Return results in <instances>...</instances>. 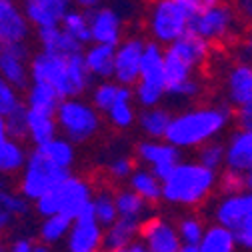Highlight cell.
<instances>
[{
	"mask_svg": "<svg viewBox=\"0 0 252 252\" xmlns=\"http://www.w3.org/2000/svg\"><path fill=\"white\" fill-rule=\"evenodd\" d=\"M30 78L50 84L60 94V98L84 96L94 80L86 66L84 50L64 56L42 48L30 58Z\"/></svg>",
	"mask_w": 252,
	"mask_h": 252,
	"instance_id": "6da1fadb",
	"label": "cell"
},
{
	"mask_svg": "<svg viewBox=\"0 0 252 252\" xmlns=\"http://www.w3.org/2000/svg\"><path fill=\"white\" fill-rule=\"evenodd\" d=\"M228 120V110L224 108H196L172 118L166 140L178 148H194L208 142L214 134L222 130Z\"/></svg>",
	"mask_w": 252,
	"mask_h": 252,
	"instance_id": "7a4b0ae2",
	"label": "cell"
},
{
	"mask_svg": "<svg viewBox=\"0 0 252 252\" xmlns=\"http://www.w3.org/2000/svg\"><path fill=\"white\" fill-rule=\"evenodd\" d=\"M214 170L200 162H178L162 180V198L172 204L192 206L202 202L214 186Z\"/></svg>",
	"mask_w": 252,
	"mask_h": 252,
	"instance_id": "3957f363",
	"label": "cell"
},
{
	"mask_svg": "<svg viewBox=\"0 0 252 252\" xmlns=\"http://www.w3.org/2000/svg\"><path fill=\"white\" fill-rule=\"evenodd\" d=\"M92 198H94L92 184L80 176L70 174L58 186H54L52 190L36 198L32 204L36 214L42 218L50 214H66L74 220L92 202Z\"/></svg>",
	"mask_w": 252,
	"mask_h": 252,
	"instance_id": "277c9868",
	"label": "cell"
},
{
	"mask_svg": "<svg viewBox=\"0 0 252 252\" xmlns=\"http://www.w3.org/2000/svg\"><path fill=\"white\" fill-rule=\"evenodd\" d=\"M100 110L82 96L62 98L56 108V120L60 134L70 138L74 144L90 142L102 128Z\"/></svg>",
	"mask_w": 252,
	"mask_h": 252,
	"instance_id": "5b68a950",
	"label": "cell"
},
{
	"mask_svg": "<svg viewBox=\"0 0 252 252\" xmlns=\"http://www.w3.org/2000/svg\"><path fill=\"white\" fill-rule=\"evenodd\" d=\"M166 94V74H164V50L158 42H146L140 78L134 84V98L142 108L158 106Z\"/></svg>",
	"mask_w": 252,
	"mask_h": 252,
	"instance_id": "8992f818",
	"label": "cell"
},
{
	"mask_svg": "<svg viewBox=\"0 0 252 252\" xmlns=\"http://www.w3.org/2000/svg\"><path fill=\"white\" fill-rule=\"evenodd\" d=\"M72 172L68 168H60V166L52 164L48 158H44L36 148H32L30 154H28L26 166L20 172L18 192H22L30 202H34L36 198H40L42 194L52 190L54 186H58Z\"/></svg>",
	"mask_w": 252,
	"mask_h": 252,
	"instance_id": "52a82bcc",
	"label": "cell"
},
{
	"mask_svg": "<svg viewBox=\"0 0 252 252\" xmlns=\"http://www.w3.org/2000/svg\"><path fill=\"white\" fill-rule=\"evenodd\" d=\"M192 12L178 0H156L148 16V30L158 44H172L190 28Z\"/></svg>",
	"mask_w": 252,
	"mask_h": 252,
	"instance_id": "ba28073f",
	"label": "cell"
},
{
	"mask_svg": "<svg viewBox=\"0 0 252 252\" xmlns=\"http://www.w3.org/2000/svg\"><path fill=\"white\" fill-rule=\"evenodd\" d=\"M104 240V226L94 216L92 202L74 218L72 228L64 240L70 252H96L102 248Z\"/></svg>",
	"mask_w": 252,
	"mask_h": 252,
	"instance_id": "9c48e42d",
	"label": "cell"
},
{
	"mask_svg": "<svg viewBox=\"0 0 252 252\" xmlns=\"http://www.w3.org/2000/svg\"><path fill=\"white\" fill-rule=\"evenodd\" d=\"M190 30L196 34L204 36L208 42H222L226 40L234 30V14L230 8L214 4L202 12L192 14L190 18Z\"/></svg>",
	"mask_w": 252,
	"mask_h": 252,
	"instance_id": "30bf717a",
	"label": "cell"
},
{
	"mask_svg": "<svg viewBox=\"0 0 252 252\" xmlns=\"http://www.w3.org/2000/svg\"><path fill=\"white\" fill-rule=\"evenodd\" d=\"M30 48L28 42H12L0 46V74L18 90H26L30 78Z\"/></svg>",
	"mask_w": 252,
	"mask_h": 252,
	"instance_id": "8fae6325",
	"label": "cell"
},
{
	"mask_svg": "<svg viewBox=\"0 0 252 252\" xmlns=\"http://www.w3.org/2000/svg\"><path fill=\"white\" fill-rule=\"evenodd\" d=\"M146 42L142 38H122V42L116 46V58H114V80L118 84L134 86L140 78L142 70V58H144Z\"/></svg>",
	"mask_w": 252,
	"mask_h": 252,
	"instance_id": "7c38bea8",
	"label": "cell"
},
{
	"mask_svg": "<svg viewBox=\"0 0 252 252\" xmlns=\"http://www.w3.org/2000/svg\"><path fill=\"white\" fill-rule=\"evenodd\" d=\"M30 24L22 4L16 0H0V46L12 42H28L32 34Z\"/></svg>",
	"mask_w": 252,
	"mask_h": 252,
	"instance_id": "4fadbf2b",
	"label": "cell"
},
{
	"mask_svg": "<svg viewBox=\"0 0 252 252\" xmlns=\"http://www.w3.org/2000/svg\"><path fill=\"white\" fill-rule=\"evenodd\" d=\"M140 238L150 252H178L180 234L178 230L162 218H148L140 224Z\"/></svg>",
	"mask_w": 252,
	"mask_h": 252,
	"instance_id": "5bb4252c",
	"label": "cell"
},
{
	"mask_svg": "<svg viewBox=\"0 0 252 252\" xmlns=\"http://www.w3.org/2000/svg\"><path fill=\"white\" fill-rule=\"evenodd\" d=\"M90 32L92 42L118 46L122 42V16L108 6L90 10Z\"/></svg>",
	"mask_w": 252,
	"mask_h": 252,
	"instance_id": "9a60e30c",
	"label": "cell"
},
{
	"mask_svg": "<svg viewBox=\"0 0 252 252\" xmlns=\"http://www.w3.org/2000/svg\"><path fill=\"white\" fill-rule=\"evenodd\" d=\"M72 0H22V8L34 30L60 24L62 16L72 8Z\"/></svg>",
	"mask_w": 252,
	"mask_h": 252,
	"instance_id": "2e32d148",
	"label": "cell"
},
{
	"mask_svg": "<svg viewBox=\"0 0 252 252\" xmlns=\"http://www.w3.org/2000/svg\"><path fill=\"white\" fill-rule=\"evenodd\" d=\"M36 42L46 52L64 54V56H70V54H76V52L84 50V44L78 42L70 32H66L62 24L36 28Z\"/></svg>",
	"mask_w": 252,
	"mask_h": 252,
	"instance_id": "e0dca14e",
	"label": "cell"
},
{
	"mask_svg": "<svg viewBox=\"0 0 252 252\" xmlns=\"http://www.w3.org/2000/svg\"><path fill=\"white\" fill-rule=\"evenodd\" d=\"M136 156L148 168L176 164L180 160V148L166 138H148L136 144Z\"/></svg>",
	"mask_w": 252,
	"mask_h": 252,
	"instance_id": "ac0fdd59",
	"label": "cell"
},
{
	"mask_svg": "<svg viewBox=\"0 0 252 252\" xmlns=\"http://www.w3.org/2000/svg\"><path fill=\"white\" fill-rule=\"evenodd\" d=\"M140 224H142V220L118 216L116 222L104 228L102 248L110 252H126L128 246L140 236Z\"/></svg>",
	"mask_w": 252,
	"mask_h": 252,
	"instance_id": "d6986e66",
	"label": "cell"
},
{
	"mask_svg": "<svg viewBox=\"0 0 252 252\" xmlns=\"http://www.w3.org/2000/svg\"><path fill=\"white\" fill-rule=\"evenodd\" d=\"M114 58H116V46L112 44L90 42L84 46L86 66L96 80L114 78Z\"/></svg>",
	"mask_w": 252,
	"mask_h": 252,
	"instance_id": "ffe728a7",
	"label": "cell"
},
{
	"mask_svg": "<svg viewBox=\"0 0 252 252\" xmlns=\"http://www.w3.org/2000/svg\"><path fill=\"white\" fill-rule=\"evenodd\" d=\"M30 200L22 192H12L10 188H0V238L16 222L28 216Z\"/></svg>",
	"mask_w": 252,
	"mask_h": 252,
	"instance_id": "44dd1931",
	"label": "cell"
},
{
	"mask_svg": "<svg viewBox=\"0 0 252 252\" xmlns=\"http://www.w3.org/2000/svg\"><path fill=\"white\" fill-rule=\"evenodd\" d=\"M60 134L56 112L28 108V142L32 146L44 144L46 140Z\"/></svg>",
	"mask_w": 252,
	"mask_h": 252,
	"instance_id": "7402d4cb",
	"label": "cell"
},
{
	"mask_svg": "<svg viewBox=\"0 0 252 252\" xmlns=\"http://www.w3.org/2000/svg\"><path fill=\"white\" fill-rule=\"evenodd\" d=\"M132 100H134V86L120 84L118 98L112 104V108L106 112V118H108V122L114 126V128L126 130V128H130V126L138 120Z\"/></svg>",
	"mask_w": 252,
	"mask_h": 252,
	"instance_id": "603a6c76",
	"label": "cell"
},
{
	"mask_svg": "<svg viewBox=\"0 0 252 252\" xmlns=\"http://www.w3.org/2000/svg\"><path fill=\"white\" fill-rule=\"evenodd\" d=\"M32 148H36L44 158H48L52 164H56L60 168L70 170L76 160V144L70 138H66L64 134H58V136L46 140L44 144H38Z\"/></svg>",
	"mask_w": 252,
	"mask_h": 252,
	"instance_id": "cb8c5ba5",
	"label": "cell"
},
{
	"mask_svg": "<svg viewBox=\"0 0 252 252\" xmlns=\"http://www.w3.org/2000/svg\"><path fill=\"white\" fill-rule=\"evenodd\" d=\"M28 150L24 146V140L6 136L0 140V174L14 176L22 172L28 160Z\"/></svg>",
	"mask_w": 252,
	"mask_h": 252,
	"instance_id": "d4e9b609",
	"label": "cell"
},
{
	"mask_svg": "<svg viewBox=\"0 0 252 252\" xmlns=\"http://www.w3.org/2000/svg\"><path fill=\"white\" fill-rule=\"evenodd\" d=\"M168 48H172L174 52H178L184 60H188L196 68L198 64H202V62L206 60L208 50H210V42L204 36L196 34L194 30L188 28L178 40H174L172 44H168Z\"/></svg>",
	"mask_w": 252,
	"mask_h": 252,
	"instance_id": "484cf974",
	"label": "cell"
},
{
	"mask_svg": "<svg viewBox=\"0 0 252 252\" xmlns=\"http://www.w3.org/2000/svg\"><path fill=\"white\" fill-rule=\"evenodd\" d=\"M138 128L148 136V138H166L168 126L172 122V116L168 110L158 108V106H148L142 108L138 114Z\"/></svg>",
	"mask_w": 252,
	"mask_h": 252,
	"instance_id": "4316f807",
	"label": "cell"
},
{
	"mask_svg": "<svg viewBox=\"0 0 252 252\" xmlns=\"http://www.w3.org/2000/svg\"><path fill=\"white\" fill-rule=\"evenodd\" d=\"M60 94L46 82H38L32 80L28 84V88L24 90V102L28 108H38V110H48V112H56L58 104H60Z\"/></svg>",
	"mask_w": 252,
	"mask_h": 252,
	"instance_id": "83f0119b",
	"label": "cell"
},
{
	"mask_svg": "<svg viewBox=\"0 0 252 252\" xmlns=\"http://www.w3.org/2000/svg\"><path fill=\"white\" fill-rule=\"evenodd\" d=\"M226 164L234 170H248L252 166V130L238 132L226 148Z\"/></svg>",
	"mask_w": 252,
	"mask_h": 252,
	"instance_id": "f1b7e54d",
	"label": "cell"
},
{
	"mask_svg": "<svg viewBox=\"0 0 252 252\" xmlns=\"http://www.w3.org/2000/svg\"><path fill=\"white\" fill-rule=\"evenodd\" d=\"M74 220L66 214H50L42 218V224L38 228V240L44 242L46 246H56L64 242Z\"/></svg>",
	"mask_w": 252,
	"mask_h": 252,
	"instance_id": "f546056e",
	"label": "cell"
},
{
	"mask_svg": "<svg viewBox=\"0 0 252 252\" xmlns=\"http://www.w3.org/2000/svg\"><path fill=\"white\" fill-rule=\"evenodd\" d=\"M128 186L146 202H158L162 198V180L154 174L152 168H136L128 178Z\"/></svg>",
	"mask_w": 252,
	"mask_h": 252,
	"instance_id": "4dcf8cb0",
	"label": "cell"
},
{
	"mask_svg": "<svg viewBox=\"0 0 252 252\" xmlns=\"http://www.w3.org/2000/svg\"><path fill=\"white\" fill-rule=\"evenodd\" d=\"M228 98L242 106L252 102V66L240 64L228 76Z\"/></svg>",
	"mask_w": 252,
	"mask_h": 252,
	"instance_id": "1f68e13d",
	"label": "cell"
},
{
	"mask_svg": "<svg viewBox=\"0 0 252 252\" xmlns=\"http://www.w3.org/2000/svg\"><path fill=\"white\" fill-rule=\"evenodd\" d=\"M246 206H248V194H228L216 206L218 224H224V226L236 230L238 224L242 222V218H244Z\"/></svg>",
	"mask_w": 252,
	"mask_h": 252,
	"instance_id": "d6a6232c",
	"label": "cell"
},
{
	"mask_svg": "<svg viewBox=\"0 0 252 252\" xmlns=\"http://www.w3.org/2000/svg\"><path fill=\"white\" fill-rule=\"evenodd\" d=\"M194 66L188 60H184L178 52H174L172 48L164 50V74H166V92L170 94L176 86H180L184 80L192 78Z\"/></svg>",
	"mask_w": 252,
	"mask_h": 252,
	"instance_id": "836d02e7",
	"label": "cell"
},
{
	"mask_svg": "<svg viewBox=\"0 0 252 252\" xmlns=\"http://www.w3.org/2000/svg\"><path fill=\"white\" fill-rule=\"evenodd\" d=\"M236 234L232 228L224 224H216L204 230V236L200 240V250L202 252H230L236 246Z\"/></svg>",
	"mask_w": 252,
	"mask_h": 252,
	"instance_id": "e575fe53",
	"label": "cell"
},
{
	"mask_svg": "<svg viewBox=\"0 0 252 252\" xmlns=\"http://www.w3.org/2000/svg\"><path fill=\"white\" fill-rule=\"evenodd\" d=\"M62 26L66 32H70L78 42L84 46L92 42V32H90V10L84 8H70L64 16H62Z\"/></svg>",
	"mask_w": 252,
	"mask_h": 252,
	"instance_id": "d590c367",
	"label": "cell"
},
{
	"mask_svg": "<svg viewBox=\"0 0 252 252\" xmlns=\"http://www.w3.org/2000/svg\"><path fill=\"white\" fill-rule=\"evenodd\" d=\"M116 198V206H118V214L126 216V218H136V220H144V214L148 210V204L136 190L132 188H120L114 192Z\"/></svg>",
	"mask_w": 252,
	"mask_h": 252,
	"instance_id": "8d00e7d4",
	"label": "cell"
},
{
	"mask_svg": "<svg viewBox=\"0 0 252 252\" xmlns=\"http://www.w3.org/2000/svg\"><path fill=\"white\" fill-rule=\"evenodd\" d=\"M92 208H94V216H96L98 222L106 228L112 222L118 220V206H116V198L112 192L108 190H100V192H94L92 198Z\"/></svg>",
	"mask_w": 252,
	"mask_h": 252,
	"instance_id": "74e56055",
	"label": "cell"
},
{
	"mask_svg": "<svg viewBox=\"0 0 252 252\" xmlns=\"http://www.w3.org/2000/svg\"><path fill=\"white\" fill-rule=\"evenodd\" d=\"M118 88H120V84H118L114 78L100 80L98 84L92 86L90 102L96 106L102 114H106V112L112 108V104L116 102V98H118Z\"/></svg>",
	"mask_w": 252,
	"mask_h": 252,
	"instance_id": "f35d334b",
	"label": "cell"
},
{
	"mask_svg": "<svg viewBox=\"0 0 252 252\" xmlns=\"http://www.w3.org/2000/svg\"><path fill=\"white\" fill-rule=\"evenodd\" d=\"M178 234H180V250L182 252H198L200 250V240L204 236V228L196 218H184L178 224Z\"/></svg>",
	"mask_w": 252,
	"mask_h": 252,
	"instance_id": "ab89813d",
	"label": "cell"
},
{
	"mask_svg": "<svg viewBox=\"0 0 252 252\" xmlns=\"http://www.w3.org/2000/svg\"><path fill=\"white\" fill-rule=\"evenodd\" d=\"M22 104H24V98H22L20 90L0 74V114L8 116L12 110H16Z\"/></svg>",
	"mask_w": 252,
	"mask_h": 252,
	"instance_id": "60d3db41",
	"label": "cell"
},
{
	"mask_svg": "<svg viewBox=\"0 0 252 252\" xmlns=\"http://www.w3.org/2000/svg\"><path fill=\"white\" fill-rule=\"evenodd\" d=\"M4 118H6L8 136L18 138V140H28V106H26V102L22 106H18L16 110H12Z\"/></svg>",
	"mask_w": 252,
	"mask_h": 252,
	"instance_id": "b9f144b4",
	"label": "cell"
},
{
	"mask_svg": "<svg viewBox=\"0 0 252 252\" xmlns=\"http://www.w3.org/2000/svg\"><path fill=\"white\" fill-rule=\"evenodd\" d=\"M224 156H226V150L222 144H218V142H208L204 144L200 150H198V162L216 170L220 164H222L224 160Z\"/></svg>",
	"mask_w": 252,
	"mask_h": 252,
	"instance_id": "7bdbcfd3",
	"label": "cell"
},
{
	"mask_svg": "<svg viewBox=\"0 0 252 252\" xmlns=\"http://www.w3.org/2000/svg\"><path fill=\"white\" fill-rule=\"evenodd\" d=\"M246 188V176H242V170H234L228 166V170L220 176V190L226 194H238Z\"/></svg>",
	"mask_w": 252,
	"mask_h": 252,
	"instance_id": "ee69618b",
	"label": "cell"
},
{
	"mask_svg": "<svg viewBox=\"0 0 252 252\" xmlns=\"http://www.w3.org/2000/svg\"><path fill=\"white\" fill-rule=\"evenodd\" d=\"M106 170L112 180H128L136 168H134V160L130 156H116V158H112L108 162Z\"/></svg>",
	"mask_w": 252,
	"mask_h": 252,
	"instance_id": "f6af8a7d",
	"label": "cell"
},
{
	"mask_svg": "<svg viewBox=\"0 0 252 252\" xmlns=\"http://www.w3.org/2000/svg\"><path fill=\"white\" fill-rule=\"evenodd\" d=\"M236 234V242L244 248H252V192L248 194V206L244 212L242 222L238 224V228L234 230Z\"/></svg>",
	"mask_w": 252,
	"mask_h": 252,
	"instance_id": "bcb514c9",
	"label": "cell"
},
{
	"mask_svg": "<svg viewBox=\"0 0 252 252\" xmlns=\"http://www.w3.org/2000/svg\"><path fill=\"white\" fill-rule=\"evenodd\" d=\"M36 242L38 240H34L32 236L18 234V236H12V240L8 242V250H12V252H34Z\"/></svg>",
	"mask_w": 252,
	"mask_h": 252,
	"instance_id": "7dc6e473",
	"label": "cell"
},
{
	"mask_svg": "<svg viewBox=\"0 0 252 252\" xmlns=\"http://www.w3.org/2000/svg\"><path fill=\"white\" fill-rule=\"evenodd\" d=\"M198 92H200V84L194 78H188L180 86H176L170 94H174V96H182V98H194Z\"/></svg>",
	"mask_w": 252,
	"mask_h": 252,
	"instance_id": "c3c4849f",
	"label": "cell"
},
{
	"mask_svg": "<svg viewBox=\"0 0 252 252\" xmlns=\"http://www.w3.org/2000/svg\"><path fill=\"white\" fill-rule=\"evenodd\" d=\"M178 2L182 6H186L192 14H196V12H202V10L218 4V0H178Z\"/></svg>",
	"mask_w": 252,
	"mask_h": 252,
	"instance_id": "681fc988",
	"label": "cell"
},
{
	"mask_svg": "<svg viewBox=\"0 0 252 252\" xmlns=\"http://www.w3.org/2000/svg\"><path fill=\"white\" fill-rule=\"evenodd\" d=\"M236 118H238V124L242 126V128L252 130V102L242 104L240 110H238V114H236Z\"/></svg>",
	"mask_w": 252,
	"mask_h": 252,
	"instance_id": "f907efd6",
	"label": "cell"
},
{
	"mask_svg": "<svg viewBox=\"0 0 252 252\" xmlns=\"http://www.w3.org/2000/svg\"><path fill=\"white\" fill-rule=\"evenodd\" d=\"M242 52L246 58L252 60V24L246 28V34H244V40H242Z\"/></svg>",
	"mask_w": 252,
	"mask_h": 252,
	"instance_id": "816d5d0a",
	"label": "cell"
},
{
	"mask_svg": "<svg viewBox=\"0 0 252 252\" xmlns=\"http://www.w3.org/2000/svg\"><path fill=\"white\" fill-rule=\"evenodd\" d=\"M234 2H236V8L240 10V14L252 20V0H234Z\"/></svg>",
	"mask_w": 252,
	"mask_h": 252,
	"instance_id": "f5cc1de1",
	"label": "cell"
},
{
	"mask_svg": "<svg viewBox=\"0 0 252 252\" xmlns=\"http://www.w3.org/2000/svg\"><path fill=\"white\" fill-rule=\"evenodd\" d=\"M72 2L78 6V8H84V10H94L98 8L102 0H72Z\"/></svg>",
	"mask_w": 252,
	"mask_h": 252,
	"instance_id": "db71d44e",
	"label": "cell"
},
{
	"mask_svg": "<svg viewBox=\"0 0 252 252\" xmlns=\"http://www.w3.org/2000/svg\"><path fill=\"white\" fill-rule=\"evenodd\" d=\"M146 250H148V246H146V244H144V240L138 236V238L128 246V250H126V252H146Z\"/></svg>",
	"mask_w": 252,
	"mask_h": 252,
	"instance_id": "11a10c76",
	"label": "cell"
},
{
	"mask_svg": "<svg viewBox=\"0 0 252 252\" xmlns=\"http://www.w3.org/2000/svg\"><path fill=\"white\" fill-rule=\"evenodd\" d=\"M8 136V130H6V118L0 114V140Z\"/></svg>",
	"mask_w": 252,
	"mask_h": 252,
	"instance_id": "9f6ffc18",
	"label": "cell"
},
{
	"mask_svg": "<svg viewBox=\"0 0 252 252\" xmlns=\"http://www.w3.org/2000/svg\"><path fill=\"white\" fill-rule=\"evenodd\" d=\"M0 188H10V176L0 174Z\"/></svg>",
	"mask_w": 252,
	"mask_h": 252,
	"instance_id": "6f0895ef",
	"label": "cell"
},
{
	"mask_svg": "<svg viewBox=\"0 0 252 252\" xmlns=\"http://www.w3.org/2000/svg\"><path fill=\"white\" fill-rule=\"evenodd\" d=\"M244 176H246V188H250V190H252V166L246 170Z\"/></svg>",
	"mask_w": 252,
	"mask_h": 252,
	"instance_id": "680465c9",
	"label": "cell"
},
{
	"mask_svg": "<svg viewBox=\"0 0 252 252\" xmlns=\"http://www.w3.org/2000/svg\"><path fill=\"white\" fill-rule=\"evenodd\" d=\"M4 248H8V246H6V244H4V242H2V238H0V252H2V250H4Z\"/></svg>",
	"mask_w": 252,
	"mask_h": 252,
	"instance_id": "91938a15",
	"label": "cell"
}]
</instances>
